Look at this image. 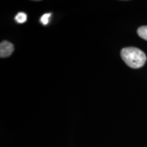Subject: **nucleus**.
Masks as SVG:
<instances>
[{"label":"nucleus","mask_w":147,"mask_h":147,"mask_svg":"<svg viewBox=\"0 0 147 147\" xmlns=\"http://www.w3.org/2000/svg\"><path fill=\"white\" fill-rule=\"evenodd\" d=\"M121 57L129 67L134 69L142 67L146 61V56L140 49L136 47H126L121 51Z\"/></svg>","instance_id":"f257e3e1"},{"label":"nucleus","mask_w":147,"mask_h":147,"mask_svg":"<svg viewBox=\"0 0 147 147\" xmlns=\"http://www.w3.org/2000/svg\"><path fill=\"white\" fill-rule=\"evenodd\" d=\"M14 50V45L6 40L2 41L0 44V57L1 58L8 57L12 54Z\"/></svg>","instance_id":"f03ea898"},{"label":"nucleus","mask_w":147,"mask_h":147,"mask_svg":"<svg viewBox=\"0 0 147 147\" xmlns=\"http://www.w3.org/2000/svg\"><path fill=\"white\" fill-rule=\"evenodd\" d=\"M138 34L141 38L147 41V26H142L138 29Z\"/></svg>","instance_id":"7ed1b4c3"},{"label":"nucleus","mask_w":147,"mask_h":147,"mask_svg":"<svg viewBox=\"0 0 147 147\" xmlns=\"http://www.w3.org/2000/svg\"><path fill=\"white\" fill-rule=\"evenodd\" d=\"M15 20L18 23H24L27 21V14L24 12H18L15 16Z\"/></svg>","instance_id":"20e7f679"},{"label":"nucleus","mask_w":147,"mask_h":147,"mask_svg":"<svg viewBox=\"0 0 147 147\" xmlns=\"http://www.w3.org/2000/svg\"><path fill=\"white\" fill-rule=\"evenodd\" d=\"M51 16V13H47V14H45L43 16H42L41 18H40V22L43 24L44 25H47L49 23V18H50Z\"/></svg>","instance_id":"39448f33"}]
</instances>
